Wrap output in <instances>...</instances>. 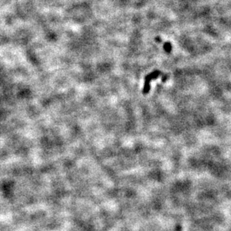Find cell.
<instances>
[{
    "mask_svg": "<svg viewBox=\"0 0 231 231\" xmlns=\"http://www.w3.org/2000/svg\"><path fill=\"white\" fill-rule=\"evenodd\" d=\"M161 75V72L160 71H154L152 73L149 74L145 77L144 86H143V94H148L150 90V83L152 80L158 78L160 75Z\"/></svg>",
    "mask_w": 231,
    "mask_h": 231,
    "instance_id": "cell-1",
    "label": "cell"
},
{
    "mask_svg": "<svg viewBox=\"0 0 231 231\" xmlns=\"http://www.w3.org/2000/svg\"><path fill=\"white\" fill-rule=\"evenodd\" d=\"M164 50H166L167 52H170V50H171V46H170V43H166L164 44Z\"/></svg>",
    "mask_w": 231,
    "mask_h": 231,
    "instance_id": "cell-2",
    "label": "cell"
}]
</instances>
